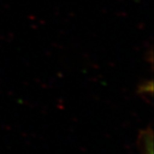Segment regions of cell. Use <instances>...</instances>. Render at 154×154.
Returning <instances> with one entry per match:
<instances>
[{
  "mask_svg": "<svg viewBox=\"0 0 154 154\" xmlns=\"http://www.w3.org/2000/svg\"><path fill=\"white\" fill-rule=\"evenodd\" d=\"M144 154H153V148H152V140H151V137L149 138V142L148 141V138H147V142H146V144H145Z\"/></svg>",
  "mask_w": 154,
  "mask_h": 154,
  "instance_id": "1",
  "label": "cell"
}]
</instances>
